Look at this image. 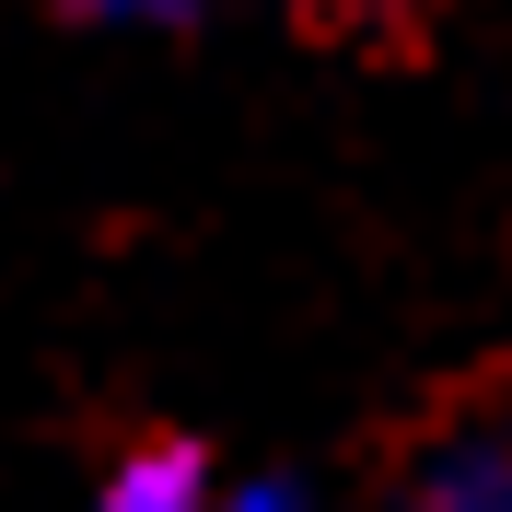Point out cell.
I'll return each instance as SVG.
<instances>
[{
  "mask_svg": "<svg viewBox=\"0 0 512 512\" xmlns=\"http://www.w3.org/2000/svg\"><path fill=\"white\" fill-rule=\"evenodd\" d=\"M396 512H512V443L501 431H454L443 454H419Z\"/></svg>",
  "mask_w": 512,
  "mask_h": 512,
  "instance_id": "cell-1",
  "label": "cell"
},
{
  "mask_svg": "<svg viewBox=\"0 0 512 512\" xmlns=\"http://www.w3.org/2000/svg\"><path fill=\"white\" fill-rule=\"evenodd\" d=\"M222 512H303V489H280V478H268V489H233Z\"/></svg>",
  "mask_w": 512,
  "mask_h": 512,
  "instance_id": "cell-4",
  "label": "cell"
},
{
  "mask_svg": "<svg viewBox=\"0 0 512 512\" xmlns=\"http://www.w3.org/2000/svg\"><path fill=\"white\" fill-rule=\"evenodd\" d=\"M94 512H222V501H210V466H198L187 443H128L117 466H105Z\"/></svg>",
  "mask_w": 512,
  "mask_h": 512,
  "instance_id": "cell-2",
  "label": "cell"
},
{
  "mask_svg": "<svg viewBox=\"0 0 512 512\" xmlns=\"http://www.w3.org/2000/svg\"><path fill=\"white\" fill-rule=\"evenodd\" d=\"M82 12H105V24H175V12H198V0H82Z\"/></svg>",
  "mask_w": 512,
  "mask_h": 512,
  "instance_id": "cell-3",
  "label": "cell"
}]
</instances>
